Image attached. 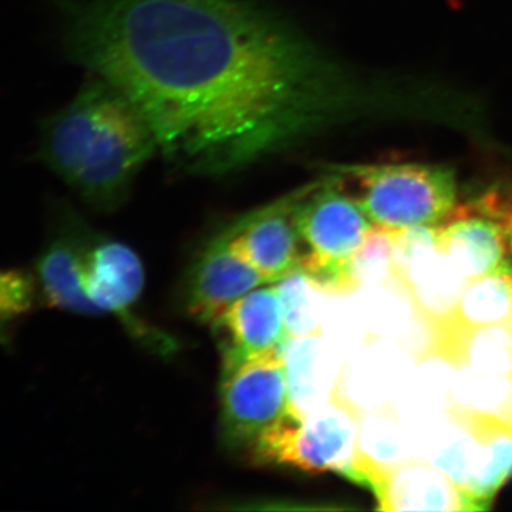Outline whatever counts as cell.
Here are the masks:
<instances>
[{
	"label": "cell",
	"instance_id": "cell-1",
	"mask_svg": "<svg viewBox=\"0 0 512 512\" xmlns=\"http://www.w3.org/2000/svg\"><path fill=\"white\" fill-rule=\"evenodd\" d=\"M66 47L121 90L160 153L222 175L295 146L352 103L305 36L245 0L64 2Z\"/></svg>",
	"mask_w": 512,
	"mask_h": 512
},
{
	"label": "cell",
	"instance_id": "cell-2",
	"mask_svg": "<svg viewBox=\"0 0 512 512\" xmlns=\"http://www.w3.org/2000/svg\"><path fill=\"white\" fill-rule=\"evenodd\" d=\"M156 153V133L144 114L94 74L69 104L40 124V160L97 211L124 204Z\"/></svg>",
	"mask_w": 512,
	"mask_h": 512
},
{
	"label": "cell",
	"instance_id": "cell-3",
	"mask_svg": "<svg viewBox=\"0 0 512 512\" xmlns=\"http://www.w3.org/2000/svg\"><path fill=\"white\" fill-rule=\"evenodd\" d=\"M416 457L443 471L485 511L512 478V429L498 421L458 412L409 430Z\"/></svg>",
	"mask_w": 512,
	"mask_h": 512
},
{
	"label": "cell",
	"instance_id": "cell-4",
	"mask_svg": "<svg viewBox=\"0 0 512 512\" xmlns=\"http://www.w3.org/2000/svg\"><path fill=\"white\" fill-rule=\"evenodd\" d=\"M338 173L355 181V198L376 227H437L456 205V174L443 165H350Z\"/></svg>",
	"mask_w": 512,
	"mask_h": 512
},
{
	"label": "cell",
	"instance_id": "cell-5",
	"mask_svg": "<svg viewBox=\"0 0 512 512\" xmlns=\"http://www.w3.org/2000/svg\"><path fill=\"white\" fill-rule=\"evenodd\" d=\"M296 225L301 238L299 272L329 295H348L346 268L375 224L355 195L343 190L339 175L311 184L299 201Z\"/></svg>",
	"mask_w": 512,
	"mask_h": 512
},
{
	"label": "cell",
	"instance_id": "cell-6",
	"mask_svg": "<svg viewBox=\"0 0 512 512\" xmlns=\"http://www.w3.org/2000/svg\"><path fill=\"white\" fill-rule=\"evenodd\" d=\"M284 353H264L221 373L218 427L225 450L248 454L256 440L292 409Z\"/></svg>",
	"mask_w": 512,
	"mask_h": 512
},
{
	"label": "cell",
	"instance_id": "cell-7",
	"mask_svg": "<svg viewBox=\"0 0 512 512\" xmlns=\"http://www.w3.org/2000/svg\"><path fill=\"white\" fill-rule=\"evenodd\" d=\"M146 274L136 252L123 242L94 234L83 285L87 298L104 315H114L141 348L160 357H170L180 343L163 330L150 325L134 312L143 293Z\"/></svg>",
	"mask_w": 512,
	"mask_h": 512
},
{
	"label": "cell",
	"instance_id": "cell-8",
	"mask_svg": "<svg viewBox=\"0 0 512 512\" xmlns=\"http://www.w3.org/2000/svg\"><path fill=\"white\" fill-rule=\"evenodd\" d=\"M311 184L242 215L224 228L231 248L269 285L299 272L301 238L296 210Z\"/></svg>",
	"mask_w": 512,
	"mask_h": 512
},
{
	"label": "cell",
	"instance_id": "cell-9",
	"mask_svg": "<svg viewBox=\"0 0 512 512\" xmlns=\"http://www.w3.org/2000/svg\"><path fill=\"white\" fill-rule=\"evenodd\" d=\"M96 232L74 212L57 210L52 227L35 262L40 299L49 308L79 316H101L87 298L83 278L87 252Z\"/></svg>",
	"mask_w": 512,
	"mask_h": 512
},
{
	"label": "cell",
	"instance_id": "cell-10",
	"mask_svg": "<svg viewBox=\"0 0 512 512\" xmlns=\"http://www.w3.org/2000/svg\"><path fill=\"white\" fill-rule=\"evenodd\" d=\"M261 285L264 276L239 256L221 229L195 255L184 276L181 305L184 312L202 325H212L238 299Z\"/></svg>",
	"mask_w": 512,
	"mask_h": 512
},
{
	"label": "cell",
	"instance_id": "cell-11",
	"mask_svg": "<svg viewBox=\"0 0 512 512\" xmlns=\"http://www.w3.org/2000/svg\"><path fill=\"white\" fill-rule=\"evenodd\" d=\"M360 413L340 397L306 414L289 437L278 467L345 477L357 453Z\"/></svg>",
	"mask_w": 512,
	"mask_h": 512
},
{
	"label": "cell",
	"instance_id": "cell-12",
	"mask_svg": "<svg viewBox=\"0 0 512 512\" xmlns=\"http://www.w3.org/2000/svg\"><path fill=\"white\" fill-rule=\"evenodd\" d=\"M211 326L221 353V373L264 353L285 352L292 339L276 284L242 296Z\"/></svg>",
	"mask_w": 512,
	"mask_h": 512
},
{
	"label": "cell",
	"instance_id": "cell-13",
	"mask_svg": "<svg viewBox=\"0 0 512 512\" xmlns=\"http://www.w3.org/2000/svg\"><path fill=\"white\" fill-rule=\"evenodd\" d=\"M416 357L393 340L369 338L346 357L335 396L359 413L393 412Z\"/></svg>",
	"mask_w": 512,
	"mask_h": 512
},
{
	"label": "cell",
	"instance_id": "cell-14",
	"mask_svg": "<svg viewBox=\"0 0 512 512\" xmlns=\"http://www.w3.org/2000/svg\"><path fill=\"white\" fill-rule=\"evenodd\" d=\"M372 493L382 511H477L471 498L451 478L423 458L389 471Z\"/></svg>",
	"mask_w": 512,
	"mask_h": 512
},
{
	"label": "cell",
	"instance_id": "cell-15",
	"mask_svg": "<svg viewBox=\"0 0 512 512\" xmlns=\"http://www.w3.org/2000/svg\"><path fill=\"white\" fill-rule=\"evenodd\" d=\"M284 356L292 404L303 417L335 397L346 353L333 340L323 335L291 339Z\"/></svg>",
	"mask_w": 512,
	"mask_h": 512
},
{
	"label": "cell",
	"instance_id": "cell-16",
	"mask_svg": "<svg viewBox=\"0 0 512 512\" xmlns=\"http://www.w3.org/2000/svg\"><path fill=\"white\" fill-rule=\"evenodd\" d=\"M443 254L468 282L495 271L507 258L508 229L487 215L448 218L437 225Z\"/></svg>",
	"mask_w": 512,
	"mask_h": 512
},
{
	"label": "cell",
	"instance_id": "cell-17",
	"mask_svg": "<svg viewBox=\"0 0 512 512\" xmlns=\"http://www.w3.org/2000/svg\"><path fill=\"white\" fill-rule=\"evenodd\" d=\"M414 458L412 437L396 413H360L356 457L343 478L373 491L389 471Z\"/></svg>",
	"mask_w": 512,
	"mask_h": 512
},
{
	"label": "cell",
	"instance_id": "cell-18",
	"mask_svg": "<svg viewBox=\"0 0 512 512\" xmlns=\"http://www.w3.org/2000/svg\"><path fill=\"white\" fill-rule=\"evenodd\" d=\"M430 355L443 356L456 367L512 375V325L464 328L441 323L434 328Z\"/></svg>",
	"mask_w": 512,
	"mask_h": 512
},
{
	"label": "cell",
	"instance_id": "cell-19",
	"mask_svg": "<svg viewBox=\"0 0 512 512\" xmlns=\"http://www.w3.org/2000/svg\"><path fill=\"white\" fill-rule=\"evenodd\" d=\"M443 323L464 328L512 325L511 259H505L490 274L468 282L450 318Z\"/></svg>",
	"mask_w": 512,
	"mask_h": 512
},
{
	"label": "cell",
	"instance_id": "cell-20",
	"mask_svg": "<svg viewBox=\"0 0 512 512\" xmlns=\"http://www.w3.org/2000/svg\"><path fill=\"white\" fill-rule=\"evenodd\" d=\"M456 369L453 409L512 429V375H491L468 367Z\"/></svg>",
	"mask_w": 512,
	"mask_h": 512
},
{
	"label": "cell",
	"instance_id": "cell-21",
	"mask_svg": "<svg viewBox=\"0 0 512 512\" xmlns=\"http://www.w3.org/2000/svg\"><path fill=\"white\" fill-rule=\"evenodd\" d=\"M286 328L292 339L323 335L329 293L302 272L286 276L278 284Z\"/></svg>",
	"mask_w": 512,
	"mask_h": 512
},
{
	"label": "cell",
	"instance_id": "cell-22",
	"mask_svg": "<svg viewBox=\"0 0 512 512\" xmlns=\"http://www.w3.org/2000/svg\"><path fill=\"white\" fill-rule=\"evenodd\" d=\"M397 231L373 227L346 268V289L352 295L360 289L383 284L394 276V242Z\"/></svg>",
	"mask_w": 512,
	"mask_h": 512
},
{
	"label": "cell",
	"instance_id": "cell-23",
	"mask_svg": "<svg viewBox=\"0 0 512 512\" xmlns=\"http://www.w3.org/2000/svg\"><path fill=\"white\" fill-rule=\"evenodd\" d=\"M40 299L35 275L22 269H0V343L9 342L23 318Z\"/></svg>",
	"mask_w": 512,
	"mask_h": 512
},
{
	"label": "cell",
	"instance_id": "cell-24",
	"mask_svg": "<svg viewBox=\"0 0 512 512\" xmlns=\"http://www.w3.org/2000/svg\"><path fill=\"white\" fill-rule=\"evenodd\" d=\"M508 244H510V251L512 252V220L508 225Z\"/></svg>",
	"mask_w": 512,
	"mask_h": 512
}]
</instances>
